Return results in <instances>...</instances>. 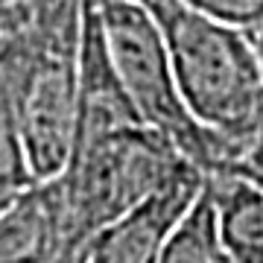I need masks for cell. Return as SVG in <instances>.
<instances>
[{
    "label": "cell",
    "instance_id": "cell-1",
    "mask_svg": "<svg viewBox=\"0 0 263 263\" xmlns=\"http://www.w3.org/2000/svg\"><path fill=\"white\" fill-rule=\"evenodd\" d=\"M190 173H202L146 123L76 143L65 170L44 181L56 231L53 263H85L100 231Z\"/></svg>",
    "mask_w": 263,
    "mask_h": 263
},
{
    "label": "cell",
    "instance_id": "cell-2",
    "mask_svg": "<svg viewBox=\"0 0 263 263\" xmlns=\"http://www.w3.org/2000/svg\"><path fill=\"white\" fill-rule=\"evenodd\" d=\"M155 15L190 111L243 152L263 105V59L249 32L181 0H138Z\"/></svg>",
    "mask_w": 263,
    "mask_h": 263
},
{
    "label": "cell",
    "instance_id": "cell-3",
    "mask_svg": "<svg viewBox=\"0 0 263 263\" xmlns=\"http://www.w3.org/2000/svg\"><path fill=\"white\" fill-rule=\"evenodd\" d=\"M100 15L114 67L143 123L196 164L205 179L240 161V152L226 138L190 111L155 15L138 0H100Z\"/></svg>",
    "mask_w": 263,
    "mask_h": 263
},
{
    "label": "cell",
    "instance_id": "cell-4",
    "mask_svg": "<svg viewBox=\"0 0 263 263\" xmlns=\"http://www.w3.org/2000/svg\"><path fill=\"white\" fill-rule=\"evenodd\" d=\"M205 190V173H190L100 231L88 249L85 263H161L170 237L176 234Z\"/></svg>",
    "mask_w": 263,
    "mask_h": 263
},
{
    "label": "cell",
    "instance_id": "cell-5",
    "mask_svg": "<svg viewBox=\"0 0 263 263\" xmlns=\"http://www.w3.org/2000/svg\"><path fill=\"white\" fill-rule=\"evenodd\" d=\"M222 246L234 263H263V179L240 161L205 179Z\"/></svg>",
    "mask_w": 263,
    "mask_h": 263
},
{
    "label": "cell",
    "instance_id": "cell-6",
    "mask_svg": "<svg viewBox=\"0 0 263 263\" xmlns=\"http://www.w3.org/2000/svg\"><path fill=\"white\" fill-rule=\"evenodd\" d=\"M56 231L44 181L0 211V263H53Z\"/></svg>",
    "mask_w": 263,
    "mask_h": 263
},
{
    "label": "cell",
    "instance_id": "cell-7",
    "mask_svg": "<svg viewBox=\"0 0 263 263\" xmlns=\"http://www.w3.org/2000/svg\"><path fill=\"white\" fill-rule=\"evenodd\" d=\"M35 184H41V179L35 176L32 161H29L12 76L0 56V211L15 205Z\"/></svg>",
    "mask_w": 263,
    "mask_h": 263
},
{
    "label": "cell",
    "instance_id": "cell-8",
    "mask_svg": "<svg viewBox=\"0 0 263 263\" xmlns=\"http://www.w3.org/2000/svg\"><path fill=\"white\" fill-rule=\"evenodd\" d=\"M161 263H234L228 249L222 246L219 226H216V208L208 187L193 202L187 216L176 228V234L170 237Z\"/></svg>",
    "mask_w": 263,
    "mask_h": 263
},
{
    "label": "cell",
    "instance_id": "cell-9",
    "mask_svg": "<svg viewBox=\"0 0 263 263\" xmlns=\"http://www.w3.org/2000/svg\"><path fill=\"white\" fill-rule=\"evenodd\" d=\"M193 6L202 15L231 24V27L243 29L249 35H254L263 27V0H181Z\"/></svg>",
    "mask_w": 263,
    "mask_h": 263
},
{
    "label": "cell",
    "instance_id": "cell-10",
    "mask_svg": "<svg viewBox=\"0 0 263 263\" xmlns=\"http://www.w3.org/2000/svg\"><path fill=\"white\" fill-rule=\"evenodd\" d=\"M240 164L246 170H252L257 179H263V105H260V114H257L252 135H249V141H246L243 152H240Z\"/></svg>",
    "mask_w": 263,
    "mask_h": 263
},
{
    "label": "cell",
    "instance_id": "cell-11",
    "mask_svg": "<svg viewBox=\"0 0 263 263\" xmlns=\"http://www.w3.org/2000/svg\"><path fill=\"white\" fill-rule=\"evenodd\" d=\"M252 41H254V47H257V53H260V59H263V27L252 35Z\"/></svg>",
    "mask_w": 263,
    "mask_h": 263
}]
</instances>
